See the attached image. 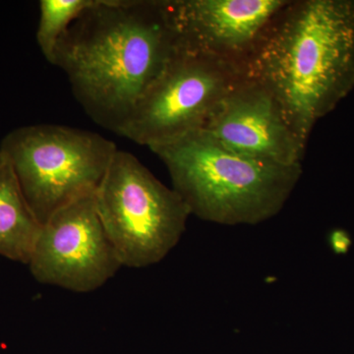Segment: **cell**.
<instances>
[{
  "mask_svg": "<svg viewBox=\"0 0 354 354\" xmlns=\"http://www.w3.org/2000/svg\"><path fill=\"white\" fill-rule=\"evenodd\" d=\"M39 283L94 291L122 267L95 207V194L60 209L41 225L29 263Z\"/></svg>",
  "mask_w": 354,
  "mask_h": 354,
  "instance_id": "cell-7",
  "label": "cell"
},
{
  "mask_svg": "<svg viewBox=\"0 0 354 354\" xmlns=\"http://www.w3.org/2000/svg\"><path fill=\"white\" fill-rule=\"evenodd\" d=\"M191 215L221 225H256L279 215L302 176V164L247 157L207 130L150 149Z\"/></svg>",
  "mask_w": 354,
  "mask_h": 354,
  "instance_id": "cell-3",
  "label": "cell"
},
{
  "mask_svg": "<svg viewBox=\"0 0 354 354\" xmlns=\"http://www.w3.org/2000/svg\"><path fill=\"white\" fill-rule=\"evenodd\" d=\"M306 148L319 120L354 88V0H290L249 60Z\"/></svg>",
  "mask_w": 354,
  "mask_h": 354,
  "instance_id": "cell-2",
  "label": "cell"
},
{
  "mask_svg": "<svg viewBox=\"0 0 354 354\" xmlns=\"http://www.w3.org/2000/svg\"><path fill=\"white\" fill-rule=\"evenodd\" d=\"M118 150L97 133L57 124L17 128L0 144L41 225L67 205L94 195Z\"/></svg>",
  "mask_w": 354,
  "mask_h": 354,
  "instance_id": "cell-4",
  "label": "cell"
},
{
  "mask_svg": "<svg viewBox=\"0 0 354 354\" xmlns=\"http://www.w3.org/2000/svg\"><path fill=\"white\" fill-rule=\"evenodd\" d=\"M290 1L169 0V6L180 50L218 58L245 71L266 32Z\"/></svg>",
  "mask_w": 354,
  "mask_h": 354,
  "instance_id": "cell-8",
  "label": "cell"
},
{
  "mask_svg": "<svg viewBox=\"0 0 354 354\" xmlns=\"http://www.w3.org/2000/svg\"><path fill=\"white\" fill-rule=\"evenodd\" d=\"M95 200L121 265L135 269L164 260L180 241L191 216L174 188L124 151L114 153Z\"/></svg>",
  "mask_w": 354,
  "mask_h": 354,
  "instance_id": "cell-5",
  "label": "cell"
},
{
  "mask_svg": "<svg viewBox=\"0 0 354 354\" xmlns=\"http://www.w3.org/2000/svg\"><path fill=\"white\" fill-rule=\"evenodd\" d=\"M329 244L330 249L337 255H344L351 249L353 239L346 230L342 228H335L330 232Z\"/></svg>",
  "mask_w": 354,
  "mask_h": 354,
  "instance_id": "cell-12",
  "label": "cell"
},
{
  "mask_svg": "<svg viewBox=\"0 0 354 354\" xmlns=\"http://www.w3.org/2000/svg\"><path fill=\"white\" fill-rule=\"evenodd\" d=\"M245 77L236 65L180 50L118 135L151 149L205 129L223 100Z\"/></svg>",
  "mask_w": 354,
  "mask_h": 354,
  "instance_id": "cell-6",
  "label": "cell"
},
{
  "mask_svg": "<svg viewBox=\"0 0 354 354\" xmlns=\"http://www.w3.org/2000/svg\"><path fill=\"white\" fill-rule=\"evenodd\" d=\"M41 227L12 165L0 152V256L28 265Z\"/></svg>",
  "mask_w": 354,
  "mask_h": 354,
  "instance_id": "cell-10",
  "label": "cell"
},
{
  "mask_svg": "<svg viewBox=\"0 0 354 354\" xmlns=\"http://www.w3.org/2000/svg\"><path fill=\"white\" fill-rule=\"evenodd\" d=\"M205 130L234 152L276 164H302L306 151L272 93L247 76L223 100Z\"/></svg>",
  "mask_w": 354,
  "mask_h": 354,
  "instance_id": "cell-9",
  "label": "cell"
},
{
  "mask_svg": "<svg viewBox=\"0 0 354 354\" xmlns=\"http://www.w3.org/2000/svg\"><path fill=\"white\" fill-rule=\"evenodd\" d=\"M95 0H41L37 41L41 53L55 64V50L60 39Z\"/></svg>",
  "mask_w": 354,
  "mask_h": 354,
  "instance_id": "cell-11",
  "label": "cell"
},
{
  "mask_svg": "<svg viewBox=\"0 0 354 354\" xmlns=\"http://www.w3.org/2000/svg\"><path fill=\"white\" fill-rule=\"evenodd\" d=\"M179 53L169 0H95L60 39L53 65L86 113L120 134Z\"/></svg>",
  "mask_w": 354,
  "mask_h": 354,
  "instance_id": "cell-1",
  "label": "cell"
}]
</instances>
